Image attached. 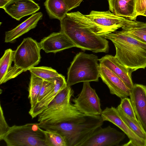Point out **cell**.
Masks as SVG:
<instances>
[{
    "instance_id": "obj_1",
    "label": "cell",
    "mask_w": 146,
    "mask_h": 146,
    "mask_svg": "<svg viewBox=\"0 0 146 146\" xmlns=\"http://www.w3.org/2000/svg\"><path fill=\"white\" fill-rule=\"evenodd\" d=\"M102 36L112 42L115 48V56L131 72L146 67V43L122 30Z\"/></svg>"
},
{
    "instance_id": "obj_2",
    "label": "cell",
    "mask_w": 146,
    "mask_h": 146,
    "mask_svg": "<svg viewBox=\"0 0 146 146\" xmlns=\"http://www.w3.org/2000/svg\"><path fill=\"white\" fill-rule=\"evenodd\" d=\"M104 121L101 115H88L84 120L62 122L53 124L39 123L44 130L55 131L65 138L67 146H80L98 127L102 126Z\"/></svg>"
},
{
    "instance_id": "obj_3",
    "label": "cell",
    "mask_w": 146,
    "mask_h": 146,
    "mask_svg": "<svg viewBox=\"0 0 146 146\" xmlns=\"http://www.w3.org/2000/svg\"><path fill=\"white\" fill-rule=\"evenodd\" d=\"M66 15L81 27L101 36L115 31L132 21L116 16L110 10L92 11L87 15L77 11L68 13Z\"/></svg>"
},
{
    "instance_id": "obj_4",
    "label": "cell",
    "mask_w": 146,
    "mask_h": 146,
    "mask_svg": "<svg viewBox=\"0 0 146 146\" xmlns=\"http://www.w3.org/2000/svg\"><path fill=\"white\" fill-rule=\"evenodd\" d=\"M60 21V31L70 38L76 47L94 53L108 52L109 42L105 38L81 27L66 15Z\"/></svg>"
},
{
    "instance_id": "obj_5",
    "label": "cell",
    "mask_w": 146,
    "mask_h": 146,
    "mask_svg": "<svg viewBox=\"0 0 146 146\" xmlns=\"http://www.w3.org/2000/svg\"><path fill=\"white\" fill-rule=\"evenodd\" d=\"M98 56L80 52L76 54L68 68L67 83L71 86L77 83L98 81L100 64Z\"/></svg>"
},
{
    "instance_id": "obj_6",
    "label": "cell",
    "mask_w": 146,
    "mask_h": 146,
    "mask_svg": "<svg viewBox=\"0 0 146 146\" xmlns=\"http://www.w3.org/2000/svg\"><path fill=\"white\" fill-rule=\"evenodd\" d=\"M2 140L8 146H46L43 129L39 123L10 127Z\"/></svg>"
},
{
    "instance_id": "obj_7",
    "label": "cell",
    "mask_w": 146,
    "mask_h": 146,
    "mask_svg": "<svg viewBox=\"0 0 146 146\" xmlns=\"http://www.w3.org/2000/svg\"><path fill=\"white\" fill-rule=\"evenodd\" d=\"M41 49L39 42L35 40L31 37L24 38L14 51V65L24 72L37 65L41 58Z\"/></svg>"
},
{
    "instance_id": "obj_8",
    "label": "cell",
    "mask_w": 146,
    "mask_h": 146,
    "mask_svg": "<svg viewBox=\"0 0 146 146\" xmlns=\"http://www.w3.org/2000/svg\"><path fill=\"white\" fill-rule=\"evenodd\" d=\"M73 105L80 112L88 115H101L102 111L100 100L90 82H83L82 90L72 99Z\"/></svg>"
},
{
    "instance_id": "obj_9",
    "label": "cell",
    "mask_w": 146,
    "mask_h": 146,
    "mask_svg": "<svg viewBox=\"0 0 146 146\" xmlns=\"http://www.w3.org/2000/svg\"><path fill=\"white\" fill-rule=\"evenodd\" d=\"M125 135L110 125L103 128L100 126L80 146H118L125 138Z\"/></svg>"
},
{
    "instance_id": "obj_10",
    "label": "cell",
    "mask_w": 146,
    "mask_h": 146,
    "mask_svg": "<svg viewBox=\"0 0 146 146\" xmlns=\"http://www.w3.org/2000/svg\"><path fill=\"white\" fill-rule=\"evenodd\" d=\"M101 116L104 121H108L117 126L127 136L129 141L123 146H146V141L136 135L122 119L117 109L107 107L102 111Z\"/></svg>"
},
{
    "instance_id": "obj_11",
    "label": "cell",
    "mask_w": 146,
    "mask_h": 146,
    "mask_svg": "<svg viewBox=\"0 0 146 146\" xmlns=\"http://www.w3.org/2000/svg\"><path fill=\"white\" fill-rule=\"evenodd\" d=\"M79 111L72 104L60 108L49 114L40 119L39 123L43 124H53L85 119L88 116Z\"/></svg>"
},
{
    "instance_id": "obj_12",
    "label": "cell",
    "mask_w": 146,
    "mask_h": 146,
    "mask_svg": "<svg viewBox=\"0 0 146 146\" xmlns=\"http://www.w3.org/2000/svg\"><path fill=\"white\" fill-rule=\"evenodd\" d=\"M100 64V77L108 88L110 94L121 99L129 96L131 90L122 80L109 68Z\"/></svg>"
},
{
    "instance_id": "obj_13",
    "label": "cell",
    "mask_w": 146,
    "mask_h": 146,
    "mask_svg": "<svg viewBox=\"0 0 146 146\" xmlns=\"http://www.w3.org/2000/svg\"><path fill=\"white\" fill-rule=\"evenodd\" d=\"M129 96L137 118L146 133V85L134 84Z\"/></svg>"
},
{
    "instance_id": "obj_14",
    "label": "cell",
    "mask_w": 146,
    "mask_h": 146,
    "mask_svg": "<svg viewBox=\"0 0 146 146\" xmlns=\"http://www.w3.org/2000/svg\"><path fill=\"white\" fill-rule=\"evenodd\" d=\"M41 49L46 53H56L75 45L64 33L53 32L44 37L39 42Z\"/></svg>"
},
{
    "instance_id": "obj_15",
    "label": "cell",
    "mask_w": 146,
    "mask_h": 146,
    "mask_svg": "<svg viewBox=\"0 0 146 146\" xmlns=\"http://www.w3.org/2000/svg\"><path fill=\"white\" fill-rule=\"evenodd\" d=\"M40 8L33 0H11L3 9L12 18L19 21L23 17L35 14Z\"/></svg>"
},
{
    "instance_id": "obj_16",
    "label": "cell",
    "mask_w": 146,
    "mask_h": 146,
    "mask_svg": "<svg viewBox=\"0 0 146 146\" xmlns=\"http://www.w3.org/2000/svg\"><path fill=\"white\" fill-rule=\"evenodd\" d=\"M54 82V89L46 95L41 101L31 108L29 113L32 118L36 117L47 107L58 94L67 85L65 77L62 74L48 79Z\"/></svg>"
},
{
    "instance_id": "obj_17",
    "label": "cell",
    "mask_w": 146,
    "mask_h": 146,
    "mask_svg": "<svg viewBox=\"0 0 146 146\" xmlns=\"http://www.w3.org/2000/svg\"><path fill=\"white\" fill-rule=\"evenodd\" d=\"M100 64L103 65L117 76L131 90L133 84L130 71L123 65L115 56L107 54L99 59Z\"/></svg>"
},
{
    "instance_id": "obj_18",
    "label": "cell",
    "mask_w": 146,
    "mask_h": 146,
    "mask_svg": "<svg viewBox=\"0 0 146 146\" xmlns=\"http://www.w3.org/2000/svg\"><path fill=\"white\" fill-rule=\"evenodd\" d=\"M14 51L6 49L0 59V84L5 83L21 74L23 71L15 66H12Z\"/></svg>"
},
{
    "instance_id": "obj_19",
    "label": "cell",
    "mask_w": 146,
    "mask_h": 146,
    "mask_svg": "<svg viewBox=\"0 0 146 146\" xmlns=\"http://www.w3.org/2000/svg\"><path fill=\"white\" fill-rule=\"evenodd\" d=\"M43 14L39 12L32 15L31 17L12 30L5 33V42H12L37 26L39 21L42 19Z\"/></svg>"
},
{
    "instance_id": "obj_20",
    "label": "cell",
    "mask_w": 146,
    "mask_h": 146,
    "mask_svg": "<svg viewBox=\"0 0 146 146\" xmlns=\"http://www.w3.org/2000/svg\"><path fill=\"white\" fill-rule=\"evenodd\" d=\"M110 11L115 15L135 21V0H108Z\"/></svg>"
},
{
    "instance_id": "obj_21",
    "label": "cell",
    "mask_w": 146,
    "mask_h": 146,
    "mask_svg": "<svg viewBox=\"0 0 146 146\" xmlns=\"http://www.w3.org/2000/svg\"><path fill=\"white\" fill-rule=\"evenodd\" d=\"M74 93L68 85L61 90L48 105L46 108L38 116V119L43 117L60 108L71 104L70 99Z\"/></svg>"
},
{
    "instance_id": "obj_22",
    "label": "cell",
    "mask_w": 146,
    "mask_h": 146,
    "mask_svg": "<svg viewBox=\"0 0 146 146\" xmlns=\"http://www.w3.org/2000/svg\"><path fill=\"white\" fill-rule=\"evenodd\" d=\"M44 5L51 19H57L60 21L69 11L64 0H46Z\"/></svg>"
},
{
    "instance_id": "obj_23",
    "label": "cell",
    "mask_w": 146,
    "mask_h": 146,
    "mask_svg": "<svg viewBox=\"0 0 146 146\" xmlns=\"http://www.w3.org/2000/svg\"><path fill=\"white\" fill-rule=\"evenodd\" d=\"M31 76L29 87L28 98L31 108L37 102L38 99L42 86L44 80L31 73Z\"/></svg>"
},
{
    "instance_id": "obj_24",
    "label": "cell",
    "mask_w": 146,
    "mask_h": 146,
    "mask_svg": "<svg viewBox=\"0 0 146 146\" xmlns=\"http://www.w3.org/2000/svg\"><path fill=\"white\" fill-rule=\"evenodd\" d=\"M116 108L120 116L130 129L139 137L146 141V133L137 119L126 115L118 106Z\"/></svg>"
},
{
    "instance_id": "obj_25",
    "label": "cell",
    "mask_w": 146,
    "mask_h": 146,
    "mask_svg": "<svg viewBox=\"0 0 146 146\" xmlns=\"http://www.w3.org/2000/svg\"><path fill=\"white\" fill-rule=\"evenodd\" d=\"M46 146H67L64 138L55 131L43 129Z\"/></svg>"
},
{
    "instance_id": "obj_26",
    "label": "cell",
    "mask_w": 146,
    "mask_h": 146,
    "mask_svg": "<svg viewBox=\"0 0 146 146\" xmlns=\"http://www.w3.org/2000/svg\"><path fill=\"white\" fill-rule=\"evenodd\" d=\"M28 70L44 80L52 78L60 75L55 70L47 66H34L29 68Z\"/></svg>"
},
{
    "instance_id": "obj_27",
    "label": "cell",
    "mask_w": 146,
    "mask_h": 146,
    "mask_svg": "<svg viewBox=\"0 0 146 146\" xmlns=\"http://www.w3.org/2000/svg\"><path fill=\"white\" fill-rule=\"evenodd\" d=\"M125 33L141 42L146 43V34L126 24L122 28Z\"/></svg>"
},
{
    "instance_id": "obj_28",
    "label": "cell",
    "mask_w": 146,
    "mask_h": 146,
    "mask_svg": "<svg viewBox=\"0 0 146 146\" xmlns=\"http://www.w3.org/2000/svg\"><path fill=\"white\" fill-rule=\"evenodd\" d=\"M118 106L126 115L134 119H137L130 98L127 97L121 99Z\"/></svg>"
},
{
    "instance_id": "obj_29",
    "label": "cell",
    "mask_w": 146,
    "mask_h": 146,
    "mask_svg": "<svg viewBox=\"0 0 146 146\" xmlns=\"http://www.w3.org/2000/svg\"><path fill=\"white\" fill-rule=\"evenodd\" d=\"M54 83L49 79L44 80L37 103L41 101L52 91L54 89Z\"/></svg>"
},
{
    "instance_id": "obj_30",
    "label": "cell",
    "mask_w": 146,
    "mask_h": 146,
    "mask_svg": "<svg viewBox=\"0 0 146 146\" xmlns=\"http://www.w3.org/2000/svg\"><path fill=\"white\" fill-rule=\"evenodd\" d=\"M0 108V140L1 141L5 135L9 130L10 127L5 120L1 105Z\"/></svg>"
},
{
    "instance_id": "obj_31",
    "label": "cell",
    "mask_w": 146,
    "mask_h": 146,
    "mask_svg": "<svg viewBox=\"0 0 146 146\" xmlns=\"http://www.w3.org/2000/svg\"><path fill=\"white\" fill-rule=\"evenodd\" d=\"M135 9L137 16L142 15L146 9V0H135Z\"/></svg>"
},
{
    "instance_id": "obj_32",
    "label": "cell",
    "mask_w": 146,
    "mask_h": 146,
    "mask_svg": "<svg viewBox=\"0 0 146 146\" xmlns=\"http://www.w3.org/2000/svg\"><path fill=\"white\" fill-rule=\"evenodd\" d=\"M127 24L131 26L146 34V23L131 21Z\"/></svg>"
},
{
    "instance_id": "obj_33",
    "label": "cell",
    "mask_w": 146,
    "mask_h": 146,
    "mask_svg": "<svg viewBox=\"0 0 146 146\" xmlns=\"http://www.w3.org/2000/svg\"><path fill=\"white\" fill-rule=\"evenodd\" d=\"M69 11L79 6L83 0H64Z\"/></svg>"
},
{
    "instance_id": "obj_34",
    "label": "cell",
    "mask_w": 146,
    "mask_h": 146,
    "mask_svg": "<svg viewBox=\"0 0 146 146\" xmlns=\"http://www.w3.org/2000/svg\"><path fill=\"white\" fill-rule=\"evenodd\" d=\"M11 0H0V8L3 9L4 7Z\"/></svg>"
},
{
    "instance_id": "obj_35",
    "label": "cell",
    "mask_w": 146,
    "mask_h": 146,
    "mask_svg": "<svg viewBox=\"0 0 146 146\" xmlns=\"http://www.w3.org/2000/svg\"><path fill=\"white\" fill-rule=\"evenodd\" d=\"M142 16H145V17H146V9L144 11V13H143V14Z\"/></svg>"
},
{
    "instance_id": "obj_36",
    "label": "cell",
    "mask_w": 146,
    "mask_h": 146,
    "mask_svg": "<svg viewBox=\"0 0 146 146\" xmlns=\"http://www.w3.org/2000/svg\"></svg>"
}]
</instances>
